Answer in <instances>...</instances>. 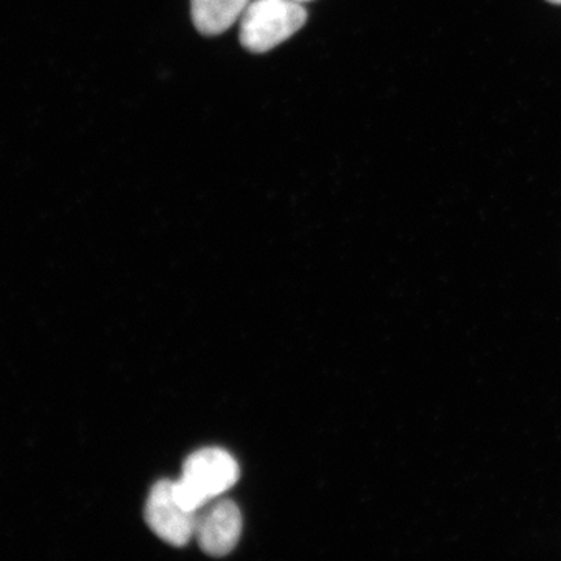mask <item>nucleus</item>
<instances>
[{
  "mask_svg": "<svg viewBox=\"0 0 561 561\" xmlns=\"http://www.w3.org/2000/svg\"><path fill=\"white\" fill-rule=\"evenodd\" d=\"M198 513L187 511L176 500L172 481H161L151 489L146 504L150 530L168 545L183 548L195 537Z\"/></svg>",
  "mask_w": 561,
  "mask_h": 561,
  "instance_id": "3",
  "label": "nucleus"
},
{
  "mask_svg": "<svg viewBox=\"0 0 561 561\" xmlns=\"http://www.w3.org/2000/svg\"><path fill=\"white\" fill-rule=\"evenodd\" d=\"M297 2H306V0H297Z\"/></svg>",
  "mask_w": 561,
  "mask_h": 561,
  "instance_id": "7",
  "label": "nucleus"
},
{
  "mask_svg": "<svg viewBox=\"0 0 561 561\" xmlns=\"http://www.w3.org/2000/svg\"><path fill=\"white\" fill-rule=\"evenodd\" d=\"M306 21L308 13L297 0H253L241 18V44L264 54L301 31Z\"/></svg>",
  "mask_w": 561,
  "mask_h": 561,
  "instance_id": "2",
  "label": "nucleus"
},
{
  "mask_svg": "<svg viewBox=\"0 0 561 561\" xmlns=\"http://www.w3.org/2000/svg\"><path fill=\"white\" fill-rule=\"evenodd\" d=\"M239 465L230 453L206 448L191 454L183 474L173 482L176 500L187 511L201 513L239 481Z\"/></svg>",
  "mask_w": 561,
  "mask_h": 561,
  "instance_id": "1",
  "label": "nucleus"
},
{
  "mask_svg": "<svg viewBox=\"0 0 561 561\" xmlns=\"http://www.w3.org/2000/svg\"><path fill=\"white\" fill-rule=\"evenodd\" d=\"M250 0H191L192 21L206 36L221 35L241 21Z\"/></svg>",
  "mask_w": 561,
  "mask_h": 561,
  "instance_id": "5",
  "label": "nucleus"
},
{
  "mask_svg": "<svg viewBox=\"0 0 561 561\" xmlns=\"http://www.w3.org/2000/svg\"><path fill=\"white\" fill-rule=\"evenodd\" d=\"M241 534V511L232 501H213L208 511L198 513L195 537L208 556H228L238 546Z\"/></svg>",
  "mask_w": 561,
  "mask_h": 561,
  "instance_id": "4",
  "label": "nucleus"
},
{
  "mask_svg": "<svg viewBox=\"0 0 561 561\" xmlns=\"http://www.w3.org/2000/svg\"><path fill=\"white\" fill-rule=\"evenodd\" d=\"M548 2L557 3V5H561V0H548Z\"/></svg>",
  "mask_w": 561,
  "mask_h": 561,
  "instance_id": "6",
  "label": "nucleus"
}]
</instances>
